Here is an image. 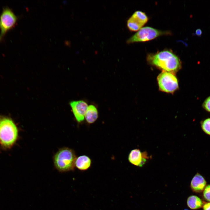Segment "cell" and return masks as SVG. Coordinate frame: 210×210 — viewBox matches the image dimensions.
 Listing matches in <instances>:
<instances>
[{
	"label": "cell",
	"instance_id": "6da1fadb",
	"mask_svg": "<svg viewBox=\"0 0 210 210\" xmlns=\"http://www.w3.org/2000/svg\"><path fill=\"white\" fill-rule=\"evenodd\" d=\"M147 59L150 64L162 71L174 74L181 67L180 59L170 50H164L155 54H149Z\"/></svg>",
	"mask_w": 210,
	"mask_h": 210
},
{
	"label": "cell",
	"instance_id": "7a4b0ae2",
	"mask_svg": "<svg viewBox=\"0 0 210 210\" xmlns=\"http://www.w3.org/2000/svg\"><path fill=\"white\" fill-rule=\"evenodd\" d=\"M18 135L17 127L10 118L0 115V143L6 148L12 147Z\"/></svg>",
	"mask_w": 210,
	"mask_h": 210
},
{
	"label": "cell",
	"instance_id": "3957f363",
	"mask_svg": "<svg viewBox=\"0 0 210 210\" xmlns=\"http://www.w3.org/2000/svg\"><path fill=\"white\" fill-rule=\"evenodd\" d=\"M76 159L74 152L69 148L64 147L59 150L55 155L54 162L58 170L66 172L74 169Z\"/></svg>",
	"mask_w": 210,
	"mask_h": 210
},
{
	"label": "cell",
	"instance_id": "277c9868",
	"mask_svg": "<svg viewBox=\"0 0 210 210\" xmlns=\"http://www.w3.org/2000/svg\"><path fill=\"white\" fill-rule=\"evenodd\" d=\"M18 18L8 7L3 8L0 15V42L7 33L16 25Z\"/></svg>",
	"mask_w": 210,
	"mask_h": 210
},
{
	"label": "cell",
	"instance_id": "5b68a950",
	"mask_svg": "<svg viewBox=\"0 0 210 210\" xmlns=\"http://www.w3.org/2000/svg\"><path fill=\"white\" fill-rule=\"evenodd\" d=\"M157 80L162 91L172 93L178 88V80L174 73L162 71L157 77Z\"/></svg>",
	"mask_w": 210,
	"mask_h": 210
},
{
	"label": "cell",
	"instance_id": "8992f818",
	"mask_svg": "<svg viewBox=\"0 0 210 210\" xmlns=\"http://www.w3.org/2000/svg\"><path fill=\"white\" fill-rule=\"evenodd\" d=\"M168 32L162 31L150 27H142L128 39V43L142 42L153 40L158 36L168 34Z\"/></svg>",
	"mask_w": 210,
	"mask_h": 210
},
{
	"label": "cell",
	"instance_id": "52a82bcc",
	"mask_svg": "<svg viewBox=\"0 0 210 210\" xmlns=\"http://www.w3.org/2000/svg\"><path fill=\"white\" fill-rule=\"evenodd\" d=\"M148 18L144 12L137 11L135 12L127 21V26L131 31L139 30L147 22Z\"/></svg>",
	"mask_w": 210,
	"mask_h": 210
},
{
	"label": "cell",
	"instance_id": "ba28073f",
	"mask_svg": "<svg viewBox=\"0 0 210 210\" xmlns=\"http://www.w3.org/2000/svg\"><path fill=\"white\" fill-rule=\"evenodd\" d=\"M70 104L74 117L78 122L83 121L88 106L87 103L83 100L73 101Z\"/></svg>",
	"mask_w": 210,
	"mask_h": 210
},
{
	"label": "cell",
	"instance_id": "9c48e42d",
	"mask_svg": "<svg viewBox=\"0 0 210 210\" xmlns=\"http://www.w3.org/2000/svg\"><path fill=\"white\" fill-rule=\"evenodd\" d=\"M149 158L146 152H141L139 149H135L132 150L129 153L128 159L132 164L142 167Z\"/></svg>",
	"mask_w": 210,
	"mask_h": 210
},
{
	"label": "cell",
	"instance_id": "30bf717a",
	"mask_svg": "<svg viewBox=\"0 0 210 210\" xmlns=\"http://www.w3.org/2000/svg\"><path fill=\"white\" fill-rule=\"evenodd\" d=\"M206 184V182L204 177L197 173L192 179L190 186L193 192L200 193L203 191Z\"/></svg>",
	"mask_w": 210,
	"mask_h": 210
},
{
	"label": "cell",
	"instance_id": "8fae6325",
	"mask_svg": "<svg viewBox=\"0 0 210 210\" xmlns=\"http://www.w3.org/2000/svg\"><path fill=\"white\" fill-rule=\"evenodd\" d=\"M91 163V160L88 156L83 155L76 158L75 166L80 170H85L90 167Z\"/></svg>",
	"mask_w": 210,
	"mask_h": 210
},
{
	"label": "cell",
	"instance_id": "7c38bea8",
	"mask_svg": "<svg viewBox=\"0 0 210 210\" xmlns=\"http://www.w3.org/2000/svg\"><path fill=\"white\" fill-rule=\"evenodd\" d=\"M98 118V111L96 107L94 105L88 106L85 118L89 124L94 123Z\"/></svg>",
	"mask_w": 210,
	"mask_h": 210
},
{
	"label": "cell",
	"instance_id": "4fadbf2b",
	"mask_svg": "<svg viewBox=\"0 0 210 210\" xmlns=\"http://www.w3.org/2000/svg\"><path fill=\"white\" fill-rule=\"evenodd\" d=\"M188 206L191 209H197L202 207L203 202L201 199L195 195L190 196L187 200Z\"/></svg>",
	"mask_w": 210,
	"mask_h": 210
},
{
	"label": "cell",
	"instance_id": "5bb4252c",
	"mask_svg": "<svg viewBox=\"0 0 210 210\" xmlns=\"http://www.w3.org/2000/svg\"><path fill=\"white\" fill-rule=\"evenodd\" d=\"M201 127L206 133L210 135V118L205 120L202 122Z\"/></svg>",
	"mask_w": 210,
	"mask_h": 210
},
{
	"label": "cell",
	"instance_id": "9a60e30c",
	"mask_svg": "<svg viewBox=\"0 0 210 210\" xmlns=\"http://www.w3.org/2000/svg\"><path fill=\"white\" fill-rule=\"evenodd\" d=\"M203 195L204 199L210 202V184L206 186L203 191Z\"/></svg>",
	"mask_w": 210,
	"mask_h": 210
},
{
	"label": "cell",
	"instance_id": "2e32d148",
	"mask_svg": "<svg viewBox=\"0 0 210 210\" xmlns=\"http://www.w3.org/2000/svg\"><path fill=\"white\" fill-rule=\"evenodd\" d=\"M203 106L205 110L210 112V96L204 101L203 104Z\"/></svg>",
	"mask_w": 210,
	"mask_h": 210
},
{
	"label": "cell",
	"instance_id": "e0dca14e",
	"mask_svg": "<svg viewBox=\"0 0 210 210\" xmlns=\"http://www.w3.org/2000/svg\"><path fill=\"white\" fill-rule=\"evenodd\" d=\"M202 208L203 210H210V202L204 204Z\"/></svg>",
	"mask_w": 210,
	"mask_h": 210
},
{
	"label": "cell",
	"instance_id": "ac0fdd59",
	"mask_svg": "<svg viewBox=\"0 0 210 210\" xmlns=\"http://www.w3.org/2000/svg\"><path fill=\"white\" fill-rule=\"evenodd\" d=\"M202 33L201 30L200 29H198L196 30L195 34L196 35L200 36L202 35Z\"/></svg>",
	"mask_w": 210,
	"mask_h": 210
},
{
	"label": "cell",
	"instance_id": "d6986e66",
	"mask_svg": "<svg viewBox=\"0 0 210 210\" xmlns=\"http://www.w3.org/2000/svg\"><path fill=\"white\" fill-rule=\"evenodd\" d=\"M184 210H188V209H184Z\"/></svg>",
	"mask_w": 210,
	"mask_h": 210
}]
</instances>
